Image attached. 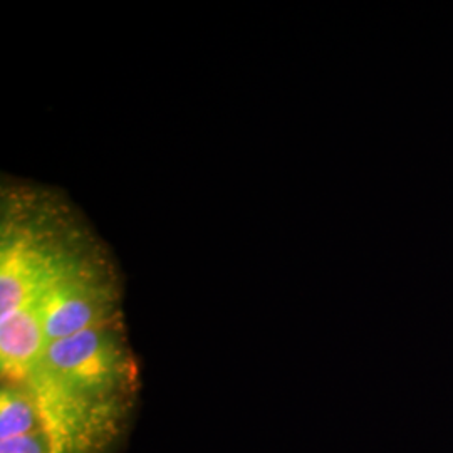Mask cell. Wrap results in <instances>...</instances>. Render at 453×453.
Instances as JSON below:
<instances>
[{"instance_id": "cell-4", "label": "cell", "mask_w": 453, "mask_h": 453, "mask_svg": "<svg viewBox=\"0 0 453 453\" xmlns=\"http://www.w3.org/2000/svg\"><path fill=\"white\" fill-rule=\"evenodd\" d=\"M44 432V418L27 383H5L0 391V441Z\"/></svg>"}, {"instance_id": "cell-1", "label": "cell", "mask_w": 453, "mask_h": 453, "mask_svg": "<svg viewBox=\"0 0 453 453\" xmlns=\"http://www.w3.org/2000/svg\"><path fill=\"white\" fill-rule=\"evenodd\" d=\"M27 385L41 406L52 453H114L138 389L123 324L49 342Z\"/></svg>"}, {"instance_id": "cell-3", "label": "cell", "mask_w": 453, "mask_h": 453, "mask_svg": "<svg viewBox=\"0 0 453 453\" xmlns=\"http://www.w3.org/2000/svg\"><path fill=\"white\" fill-rule=\"evenodd\" d=\"M48 346L41 306L17 309L0 318L2 381L27 383Z\"/></svg>"}, {"instance_id": "cell-2", "label": "cell", "mask_w": 453, "mask_h": 453, "mask_svg": "<svg viewBox=\"0 0 453 453\" xmlns=\"http://www.w3.org/2000/svg\"><path fill=\"white\" fill-rule=\"evenodd\" d=\"M39 306L48 344L119 319L113 280L80 257L54 275Z\"/></svg>"}, {"instance_id": "cell-5", "label": "cell", "mask_w": 453, "mask_h": 453, "mask_svg": "<svg viewBox=\"0 0 453 453\" xmlns=\"http://www.w3.org/2000/svg\"><path fill=\"white\" fill-rule=\"evenodd\" d=\"M0 453H52V447L44 430L26 437L2 440Z\"/></svg>"}]
</instances>
